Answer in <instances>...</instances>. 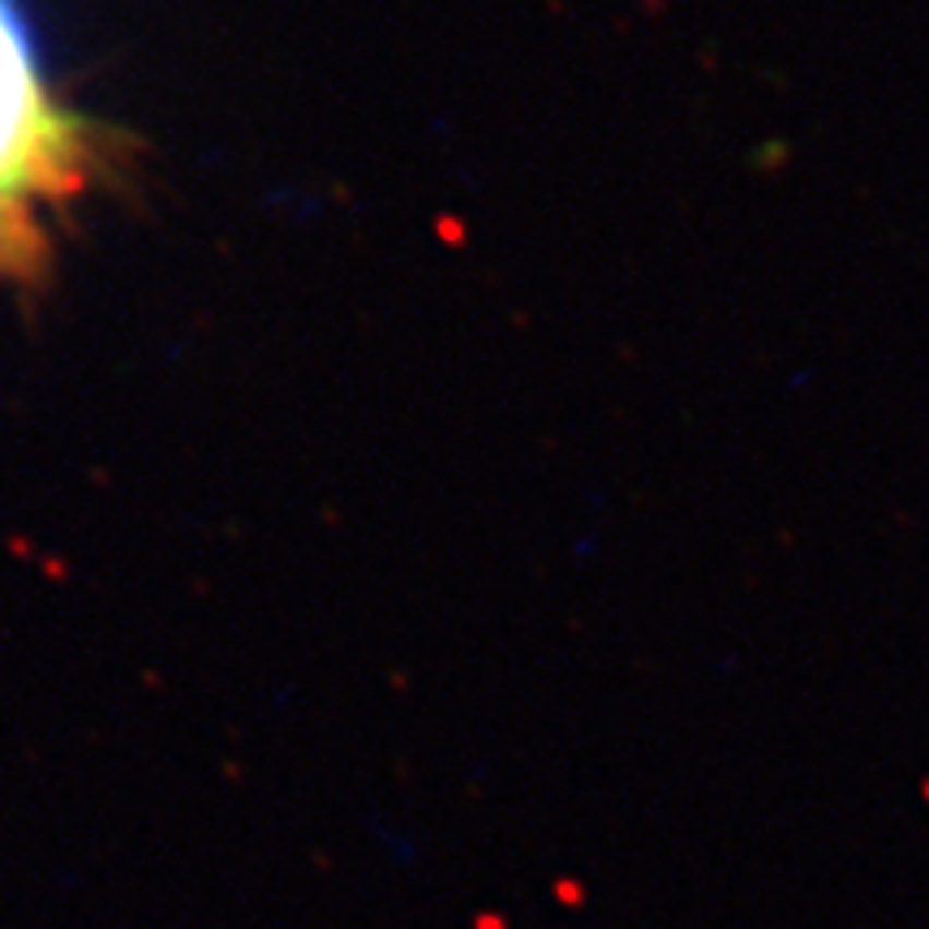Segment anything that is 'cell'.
Segmentation results:
<instances>
[{"label": "cell", "mask_w": 929, "mask_h": 929, "mask_svg": "<svg viewBox=\"0 0 929 929\" xmlns=\"http://www.w3.org/2000/svg\"><path fill=\"white\" fill-rule=\"evenodd\" d=\"M91 168L95 130L48 86L17 0H0V276L31 281L48 263V215Z\"/></svg>", "instance_id": "1"}]
</instances>
